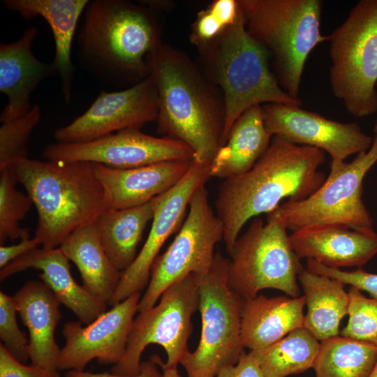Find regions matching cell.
Instances as JSON below:
<instances>
[{
    "label": "cell",
    "mask_w": 377,
    "mask_h": 377,
    "mask_svg": "<svg viewBox=\"0 0 377 377\" xmlns=\"http://www.w3.org/2000/svg\"><path fill=\"white\" fill-rule=\"evenodd\" d=\"M325 160L320 149L273 135L269 148L250 170L224 179L215 205L223 224L227 253L249 220L269 214L286 198L301 200L317 191L326 179L319 169Z\"/></svg>",
    "instance_id": "obj_1"
},
{
    "label": "cell",
    "mask_w": 377,
    "mask_h": 377,
    "mask_svg": "<svg viewBox=\"0 0 377 377\" xmlns=\"http://www.w3.org/2000/svg\"><path fill=\"white\" fill-rule=\"evenodd\" d=\"M80 65L110 85L136 84L149 75L162 43L154 10L122 0L89 1L77 35Z\"/></svg>",
    "instance_id": "obj_2"
},
{
    "label": "cell",
    "mask_w": 377,
    "mask_h": 377,
    "mask_svg": "<svg viewBox=\"0 0 377 377\" xmlns=\"http://www.w3.org/2000/svg\"><path fill=\"white\" fill-rule=\"evenodd\" d=\"M149 66L158 94V131L188 145L194 161L210 165L221 147L222 94L187 55L163 43Z\"/></svg>",
    "instance_id": "obj_3"
},
{
    "label": "cell",
    "mask_w": 377,
    "mask_h": 377,
    "mask_svg": "<svg viewBox=\"0 0 377 377\" xmlns=\"http://www.w3.org/2000/svg\"><path fill=\"white\" fill-rule=\"evenodd\" d=\"M8 168L36 209L34 236L44 249L59 247L71 233L95 223L110 209L95 163L28 158Z\"/></svg>",
    "instance_id": "obj_4"
},
{
    "label": "cell",
    "mask_w": 377,
    "mask_h": 377,
    "mask_svg": "<svg viewBox=\"0 0 377 377\" xmlns=\"http://www.w3.org/2000/svg\"><path fill=\"white\" fill-rule=\"evenodd\" d=\"M199 51L201 71L220 88L224 101L221 146L235 121L250 108L270 103L302 105L279 85L269 68V53L247 31L240 7L235 22Z\"/></svg>",
    "instance_id": "obj_5"
},
{
    "label": "cell",
    "mask_w": 377,
    "mask_h": 377,
    "mask_svg": "<svg viewBox=\"0 0 377 377\" xmlns=\"http://www.w3.org/2000/svg\"><path fill=\"white\" fill-rule=\"evenodd\" d=\"M249 34L274 57L281 87L299 98L309 54L328 36L320 34V0H238Z\"/></svg>",
    "instance_id": "obj_6"
},
{
    "label": "cell",
    "mask_w": 377,
    "mask_h": 377,
    "mask_svg": "<svg viewBox=\"0 0 377 377\" xmlns=\"http://www.w3.org/2000/svg\"><path fill=\"white\" fill-rule=\"evenodd\" d=\"M330 84L349 114L377 111V0H361L328 36Z\"/></svg>",
    "instance_id": "obj_7"
},
{
    "label": "cell",
    "mask_w": 377,
    "mask_h": 377,
    "mask_svg": "<svg viewBox=\"0 0 377 377\" xmlns=\"http://www.w3.org/2000/svg\"><path fill=\"white\" fill-rule=\"evenodd\" d=\"M280 219L267 214L256 217L236 239L228 267L229 287L244 301L264 289H275L291 297L300 296L298 276L303 269Z\"/></svg>",
    "instance_id": "obj_8"
},
{
    "label": "cell",
    "mask_w": 377,
    "mask_h": 377,
    "mask_svg": "<svg viewBox=\"0 0 377 377\" xmlns=\"http://www.w3.org/2000/svg\"><path fill=\"white\" fill-rule=\"evenodd\" d=\"M228 263L217 252L208 274L198 276L201 335L196 349L186 350L180 358L187 377H216L245 352L241 341L244 300L228 286Z\"/></svg>",
    "instance_id": "obj_9"
},
{
    "label": "cell",
    "mask_w": 377,
    "mask_h": 377,
    "mask_svg": "<svg viewBox=\"0 0 377 377\" xmlns=\"http://www.w3.org/2000/svg\"><path fill=\"white\" fill-rule=\"evenodd\" d=\"M376 162L377 133L370 149L350 163H331L328 177L313 194L301 200H287L271 214L293 231L323 225L372 231L373 219L362 200V182Z\"/></svg>",
    "instance_id": "obj_10"
},
{
    "label": "cell",
    "mask_w": 377,
    "mask_h": 377,
    "mask_svg": "<svg viewBox=\"0 0 377 377\" xmlns=\"http://www.w3.org/2000/svg\"><path fill=\"white\" fill-rule=\"evenodd\" d=\"M198 278L188 274L170 286L157 305L140 312L134 318L124 355L112 367V373L121 376L138 374L141 356L147 346L163 347L167 361L165 367H177L191 332V318L198 310Z\"/></svg>",
    "instance_id": "obj_11"
},
{
    "label": "cell",
    "mask_w": 377,
    "mask_h": 377,
    "mask_svg": "<svg viewBox=\"0 0 377 377\" xmlns=\"http://www.w3.org/2000/svg\"><path fill=\"white\" fill-rule=\"evenodd\" d=\"M223 224L210 206L202 185L191 196L187 217L175 239L154 261L138 312L155 306L170 286L186 276L207 274L214 262L215 246L223 240Z\"/></svg>",
    "instance_id": "obj_12"
},
{
    "label": "cell",
    "mask_w": 377,
    "mask_h": 377,
    "mask_svg": "<svg viewBox=\"0 0 377 377\" xmlns=\"http://www.w3.org/2000/svg\"><path fill=\"white\" fill-rule=\"evenodd\" d=\"M47 161L89 162L126 169L177 160H192L193 151L170 137L157 138L128 128L85 142H56L43 151Z\"/></svg>",
    "instance_id": "obj_13"
},
{
    "label": "cell",
    "mask_w": 377,
    "mask_h": 377,
    "mask_svg": "<svg viewBox=\"0 0 377 377\" xmlns=\"http://www.w3.org/2000/svg\"><path fill=\"white\" fill-rule=\"evenodd\" d=\"M158 94L149 75L136 84L114 91H101L90 107L69 124L54 132L57 142L92 141L128 128H140L157 119Z\"/></svg>",
    "instance_id": "obj_14"
},
{
    "label": "cell",
    "mask_w": 377,
    "mask_h": 377,
    "mask_svg": "<svg viewBox=\"0 0 377 377\" xmlns=\"http://www.w3.org/2000/svg\"><path fill=\"white\" fill-rule=\"evenodd\" d=\"M209 164L193 159L183 178L173 187L154 198V214L148 237L135 260L122 272L118 286L108 305L113 306L149 283L154 261L168 238L182 224L195 190L211 177Z\"/></svg>",
    "instance_id": "obj_15"
},
{
    "label": "cell",
    "mask_w": 377,
    "mask_h": 377,
    "mask_svg": "<svg viewBox=\"0 0 377 377\" xmlns=\"http://www.w3.org/2000/svg\"><path fill=\"white\" fill-rule=\"evenodd\" d=\"M265 124L273 135L327 152L332 163L368 151L373 138L364 133L357 123H341L297 105L270 103L262 105Z\"/></svg>",
    "instance_id": "obj_16"
},
{
    "label": "cell",
    "mask_w": 377,
    "mask_h": 377,
    "mask_svg": "<svg viewBox=\"0 0 377 377\" xmlns=\"http://www.w3.org/2000/svg\"><path fill=\"white\" fill-rule=\"evenodd\" d=\"M141 297L140 292L132 294L86 327L81 322H67L62 330L65 344L57 369L83 371L94 359L103 364L119 362Z\"/></svg>",
    "instance_id": "obj_17"
},
{
    "label": "cell",
    "mask_w": 377,
    "mask_h": 377,
    "mask_svg": "<svg viewBox=\"0 0 377 377\" xmlns=\"http://www.w3.org/2000/svg\"><path fill=\"white\" fill-rule=\"evenodd\" d=\"M291 246L300 260L312 259L330 267H357L377 254V233L341 225H323L293 231Z\"/></svg>",
    "instance_id": "obj_18"
},
{
    "label": "cell",
    "mask_w": 377,
    "mask_h": 377,
    "mask_svg": "<svg viewBox=\"0 0 377 377\" xmlns=\"http://www.w3.org/2000/svg\"><path fill=\"white\" fill-rule=\"evenodd\" d=\"M38 34V29L31 27L17 40L0 45V91L8 98L0 115L1 123L27 114L33 91L42 81L57 75L52 63H44L33 54Z\"/></svg>",
    "instance_id": "obj_19"
},
{
    "label": "cell",
    "mask_w": 377,
    "mask_h": 377,
    "mask_svg": "<svg viewBox=\"0 0 377 377\" xmlns=\"http://www.w3.org/2000/svg\"><path fill=\"white\" fill-rule=\"evenodd\" d=\"M192 160L164 161L133 168H114L95 163L109 207L121 209L149 202L177 184L186 175Z\"/></svg>",
    "instance_id": "obj_20"
},
{
    "label": "cell",
    "mask_w": 377,
    "mask_h": 377,
    "mask_svg": "<svg viewBox=\"0 0 377 377\" xmlns=\"http://www.w3.org/2000/svg\"><path fill=\"white\" fill-rule=\"evenodd\" d=\"M29 268L40 270L38 277L79 318L89 324L107 310V304L89 293L73 279L69 260L60 247L37 248L14 260L1 269L0 279Z\"/></svg>",
    "instance_id": "obj_21"
},
{
    "label": "cell",
    "mask_w": 377,
    "mask_h": 377,
    "mask_svg": "<svg viewBox=\"0 0 377 377\" xmlns=\"http://www.w3.org/2000/svg\"><path fill=\"white\" fill-rule=\"evenodd\" d=\"M13 298L17 311L29 331L31 364L58 370L61 349L54 332L61 318V302L44 282L35 280L27 282Z\"/></svg>",
    "instance_id": "obj_22"
},
{
    "label": "cell",
    "mask_w": 377,
    "mask_h": 377,
    "mask_svg": "<svg viewBox=\"0 0 377 377\" xmlns=\"http://www.w3.org/2000/svg\"><path fill=\"white\" fill-rule=\"evenodd\" d=\"M88 0H4L5 7L24 20L40 16L49 24L55 43L52 62L60 79L64 99L69 104L72 97L74 67L71 47L78 20Z\"/></svg>",
    "instance_id": "obj_23"
},
{
    "label": "cell",
    "mask_w": 377,
    "mask_h": 377,
    "mask_svg": "<svg viewBox=\"0 0 377 377\" xmlns=\"http://www.w3.org/2000/svg\"><path fill=\"white\" fill-rule=\"evenodd\" d=\"M305 299L263 295L244 300L241 312V341L250 350H260L279 341L293 330L303 327Z\"/></svg>",
    "instance_id": "obj_24"
},
{
    "label": "cell",
    "mask_w": 377,
    "mask_h": 377,
    "mask_svg": "<svg viewBox=\"0 0 377 377\" xmlns=\"http://www.w3.org/2000/svg\"><path fill=\"white\" fill-rule=\"evenodd\" d=\"M272 138L262 105L250 108L235 121L216 152L209 165L210 177L226 179L248 172L266 152Z\"/></svg>",
    "instance_id": "obj_25"
},
{
    "label": "cell",
    "mask_w": 377,
    "mask_h": 377,
    "mask_svg": "<svg viewBox=\"0 0 377 377\" xmlns=\"http://www.w3.org/2000/svg\"><path fill=\"white\" fill-rule=\"evenodd\" d=\"M59 247L77 266L84 288L108 304L118 286L122 272L107 255L95 223L74 231Z\"/></svg>",
    "instance_id": "obj_26"
},
{
    "label": "cell",
    "mask_w": 377,
    "mask_h": 377,
    "mask_svg": "<svg viewBox=\"0 0 377 377\" xmlns=\"http://www.w3.org/2000/svg\"><path fill=\"white\" fill-rule=\"evenodd\" d=\"M307 307L304 325L318 341L339 335V325L348 315L349 295L345 284L302 269L298 276Z\"/></svg>",
    "instance_id": "obj_27"
},
{
    "label": "cell",
    "mask_w": 377,
    "mask_h": 377,
    "mask_svg": "<svg viewBox=\"0 0 377 377\" xmlns=\"http://www.w3.org/2000/svg\"><path fill=\"white\" fill-rule=\"evenodd\" d=\"M154 214V199L126 209H108L95 222L102 245L113 264L124 272L137 256L143 232Z\"/></svg>",
    "instance_id": "obj_28"
},
{
    "label": "cell",
    "mask_w": 377,
    "mask_h": 377,
    "mask_svg": "<svg viewBox=\"0 0 377 377\" xmlns=\"http://www.w3.org/2000/svg\"><path fill=\"white\" fill-rule=\"evenodd\" d=\"M320 341L304 327L254 353L266 377H287L313 368Z\"/></svg>",
    "instance_id": "obj_29"
},
{
    "label": "cell",
    "mask_w": 377,
    "mask_h": 377,
    "mask_svg": "<svg viewBox=\"0 0 377 377\" xmlns=\"http://www.w3.org/2000/svg\"><path fill=\"white\" fill-rule=\"evenodd\" d=\"M377 361V346L340 335L320 341L313 369L316 377H368Z\"/></svg>",
    "instance_id": "obj_30"
},
{
    "label": "cell",
    "mask_w": 377,
    "mask_h": 377,
    "mask_svg": "<svg viewBox=\"0 0 377 377\" xmlns=\"http://www.w3.org/2000/svg\"><path fill=\"white\" fill-rule=\"evenodd\" d=\"M0 244L6 239L29 238V230L19 222L24 219L34 205L28 194L16 188L17 183L9 168L0 171Z\"/></svg>",
    "instance_id": "obj_31"
},
{
    "label": "cell",
    "mask_w": 377,
    "mask_h": 377,
    "mask_svg": "<svg viewBox=\"0 0 377 377\" xmlns=\"http://www.w3.org/2000/svg\"><path fill=\"white\" fill-rule=\"evenodd\" d=\"M40 118V108L35 104L24 115L2 123L0 126V171L28 158V141Z\"/></svg>",
    "instance_id": "obj_32"
},
{
    "label": "cell",
    "mask_w": 377,
    "mask_h": 377,
    "mask_svg": "<svg viewBox=\"0 0 377 377\" xmlns=\"http://www.w3.org/2000/svg\"><path fill=\"white\" fill-rule=\"evenodd\" d=\"M348 293V320L339 334L377 346V300L365 297L353 286Z\"/></svg>",
    "instance_id": "obj_33"
},
{
    "label": "cell",
    "mask_w": 377,
    "mask_h": 377,
    "mask_svg": "<svg viewBox=\"0 0 377 377\" xmlns=\"http://www.w3.org/2000/svg\"><path fill=\"white\" fill-rule=\"evenodd\" d=\"M239 10L236 0H216L198 13L190 40L198 50L217 38L232 24Z\"/></svg>",
    "instance_id": "obj_34"
},
{
    "label": "cell",
    "mask_w": 377,
    "mask_h": 377,
    "mask_svg": "<svg viewBox=\"0 0 377 377\" xmlns=\"http://www.w3.org/2000/svg\"><path fill=\"white\" fill-rule=\"evenodd\" d=\"M13 296L0 291V339L1 343L18 361L24 363L29 356V341L16 320Z\"/></svg>",
    "instance_id": "obj_35"
},
{
    "label": "cell",
    "mask_w": 377,
    "mask_h": 377,
    "mask_svg": "<svg viewBox=\"0 0 377 377\" xmlns=\"http://www.w3.org/2000/svg\"><path fill=\"white\" fill-rule=\"evenodd\" d=\"M306 262L309 271L337 279L345 285L368 293L371 298L377 300V274L368 272L361 267L353 271H345L327 267L312 259H308Z\"/></svg>",
    "instance_id": "obj_36"
},
{
    "label": "cell",
    "mask_w": 377,
    "mask_h": 377,
    "mask_svg": "<svg viewBox=\"0 0 377 377\" xmlns=\"http://www.w3.org/2000/svg\"><path fill=\"white\" fill-rule=\"evenodd\" d=\"M0 377H61L57 370L45 369L33 364L26 365L13 357L0 344Z\"/></svg>",
    "instance_id": "obj_37"
},
{
    "label": "cell",
    "mask_w": 377,
    "mask_h": 377,
    "mask_svg": "<svg viewBox=\"0 0 377 377\" xmlns=\"http://www.w3.org/2000/svg\"><path fill=\"white\" fill-rule=\"evenodd\" d=\"M216 377H266L253 351L244 353L235 364L221 369Z\"/></svg>",
    "instance_id": "obj_38"
},
{
    "label": "cell",
    "mask_w": 377,
    "mask_h": 377,
    "mask_svg": "<svg viewBox=\"0 0 377 377\" xmlns=\"http://www.w3.org/2000/svg\"><path fill=\"white\" fill-rule=\"evenodd\" d=\"M40 241L36 237L20 239L18 244L0 246V267L2 269L8 264L22 255L38 248Z\"/></svg>",
    "instance_id": "obj_39"
},
{
    "label": "cell",
    "mask_w": 377,
    "mask_h": 377,
    "mask_svg": "<svg viewBox=\"0 0 377 377\" xmlns=\"http://www.w3.org/2000/svg\"><path fill=\"white\" fill-rule=\"evenodd\" d=\"M159 365L154 355L149 360L141 362V369L138 374L133 376H121L108 373H90L84 371L70 370L66 377H163V371L160 372Z\"/></svg>",
    "instance_id": "obj_40"
},
{
    "label": "cell",
    "mask_w": 377,
    "mask_h": 377,
    "mask_svg": "<svg viewBox=\"0 0 377 377\" xmlns=\"http://www.w3.org/2000/svg\"><path fill=\"white\" fill-rule=\"evenodd\" d=\"M154 357L163 371V377H181L177 367H165L161 364V358L158 355H154Z\"/></svg>",
    "instance_id": "obj_41"
},
{
    "label": "cell",
    "mask_w": 377,
    "mask_h": 377,
    "mask_svg": "<svg viewBox=\"0 0 377 377\" xmlns=\"http://www.w3.org/2000/svg\"><path fill=\"white\" fill-rule=\"evenodd\" d=\"M368 377H377V361L371 374H369Z\"/></svg>",
    "instance_id": "obj_42"
},
{
    "label": "cell",
    "mask_w": 377,
    "mask_h": 377,
    "mask_svg": "<svg viewBox=\"0 0 377 377\" xmlns=\"http://www.w3.org/2000/svg\"><path fill=\"white\" fill-rule=\"evenodd\" d=\"M374 134L377 133V119H376V124L374 125Z\"/></svg>",
    "instance_id": "obj_43"
}]
</instances>
